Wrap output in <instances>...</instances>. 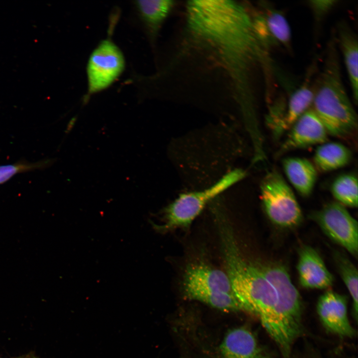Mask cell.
<instances>
[{
	"mask_svg": "<svg viewBox=\"0 0 358 358\" xmlns=\"http://www.w3.org/2000/svg\"><path fill=\"white\" fill-rule=\"evenodd\" d=\"M217 222L226 273L242 311L259 320L282 358H291L304 330L302 299L288 271L278 263L247 260L226 219Z\"/></svg>",
	"mask_w": 358,
	"mask_h": 358,
	"instance_id": "obj_1",
	"label": "cell"
},
{
	"mask_svg": "<svg viewBox=\"0 0 358 358\" xmlns=\"http://www.w3.org/2000/svg\"><path fill=\"white\" fill-rule=\"evenodd\" d=\"M336 41L329 44L323 68L314 83L311 108L328 135L350 140L357 132V114L344 87Z\"/></svg>",
	"mask_w": 358,
	"mask_h": 358,
	"instance_id": "obj_2",
	"label": "cell"
},
{
	"mask_svg": "<svg viewBox=\"0 0 358 358\" xmlns=\"http://www.w3.org/2000/svg\"><path fill=\"white\" fill-rule=\"evenodd\" d=\"M246 176V171L235 169L204 189L179 195L166 209L163 224L156 227L164 231L188 227L208 202L242 180Z\"/></svg>",
	"mask_w": 358,
	"mask_h": 358,
	"instance_id": "obj_3",
	"label": "cell"
},
{
	"mask_svg": "<svg viewBox=\"0 0 358 358\" xmlns=\"http://www.w3.org/2000/svg\"><path fill=\"white\" fill-rule=\"evenodd\" d=\"M260 192L264 211L274 225L291 228L301 222L300 206L291 188L277 171L267 173L262 181Z\"/></svg>",
	"mask_w": 358,
	"mask_h": 358,
	"instance_id": "obj_4",
	"label": "cell"
},
{
	"mask_svg": "<svg viewBox=\"0 0 358 358\" xmlns=\"http://www.w3.org/2000/svg\"><path fill=\"white\" fill-rule=\"evenodd\" d=\"M311 218L330 239L357 257L358 223L344 205L329 202L312 213Z\"/></svg>",
	"mask_w": 358,
	"mask_h": 358,
	"instance_id": "obj_5",
	"label": "cell"
},
{
	"mask_svg": "<svg viewBox=\"0 0 358 358\" xmlns=\"http://www.w3.org/2000/svg\"><path fill=\"white\" fill-rule=\"evenodd\" d=\"M125 68L123 53L112 41H102L90 55L87 64L88 94L109 87L121 75Z\"/></svg>",
	"mask_w": 358,
	"mask_h": 358,
	"instance_id": "obj_6",
	"label": "cell"
},
{
	"mask_svg": "<svg viewBox=\"0 0 358 358\" xmlns=\"http://www.w3.org/2000/svg\"><path fill=\"white\" fill-rule=\"evenodd\" d=\"M253 20L257 36L269 51L278 47L290 50L291 28L282 11L267 2H263Z\"/></svg>",
	"mask_w": 358,
	"mask_h": 358,
	"instance_id": "obj_7",
	"label": "cell"
},
{
	"mask_svg": "<svg viewBox=\"0 0 358 358\" xmlns=\"http://www.w3.org/2000/svg\"><path fill=\"white\" fill-rule=\"evenodd\" d=\"M316 309L324 328L341 338H352L356 334L348 313V299L345 295L328 290L319 298Z\"/></svg>",
	"mask_w": 358,
	"mask_h": 358,
	"instance_id": "obj_8",
	"label": "cell"
},
{
	"mask_svg": "<svg viewBox=\"0 0 358 358\" xmlns=\"http://www.w3.org/2000/svg\"><path fill=\"white\" fill-rule=\"evenodd\" d=\"M288 131L278 154L321 145L328 139V134L324 125L311 108L294 122Z\"/></svg>",
	"mask_w": 358,
	"mask_h": 358,
	"instance_id": "obj_9",
	"label": "cell"
},
{
	"mask_svg": "<svg viewBox=\"0 0 358 358\" xmlns=\"http://www.w3.org/2000/svg\"><path fill=\"white\" fill-rule=\"evenodd\" d=\"M300 285L307 289H328L334 282V277L318 252L309 246L299 251L296 265Z\"/></svg>",
	"mask_w": 358,
	"mask_h": 358,
	"instance_id": "obj_10",
	"label": "cell"
},
{
	"mask_svg": "<svg viewBox=\"0 0 358 358\" xmlns=\"http://www.w3.org/2000/svg\"><path fill=\"white\" fill-rule=\"evenodd\" d=\"M182 287L183 293L202 290L234 294L227 273L202 263H192L186 267Z\"/></svg>",
	"mask_w": 358,
	"mask_h": 358,
	"instance_id": "obj_11",
	"label": "cell"
},
{
	"mask_svg": "<svg viewBox=\"0 0 358 358\" xmlns=\"http://www.w3.org/2000/svg\"><path fill=\"white\" fill-rule=\"evenodd\" d=\"M221 358H272L253 332L245 326L229 330L219 347Z\"/></svg>",
	"mask_w": 358,
	"mask_h": 358,
	"instance_id": "obj_12",
	"label": "cell"
},
{
	"mask_svg": "<svg viewBox=\"0 0 358 358\" xmlns=\"http://www.w3.org/2000/svg\"><path fill=\"white\" fill-rule=\"evenodd\" d=\"M284 172L291 185L302 196L312 192L317 179V170L309 160L288 157L282 161Z\"/></svg>",
	"mask_w": 358,
	"mask_h": 358,
	"instance_id": "obj_13",
	"label": "cell"
},
{
	"mask_svg": "<svg viewBox=\"0 0 358 358\" xmlns=\"http://www.w3.org/2000/svg\"><path fill=\"white\" fill-rule=\"evenodd\" d=\"M311 72L310 70L308 76L306 77L303 83L290 92L280 127L281 135L288 131L294 122L312 107L314 87L311 81Z\"/></svg>",
	"mask_w": 358,
	"mask_h": 358,
	"instance_id": "obj_14",
	"label": "cell"
},
{
	"mask_svg": "<svg viewBox=\"0 0 358 358\" xmlns=\"http://www.w3.org/2000/svg\"><path fill=\"white\" fill-rule=\"evenodd\" d=\"M337 40L341 50L355 103L358 96V42L354 32L345 22L337 26Z\"/></svg>",
	"mask_w": 358,
	"mask_h": 358,
	"instance_id": "obj_15",
	"label": "cell"
},
{
	"mask_svg": "<svg viewBox=\"0 0 358 358\" xmlns=\"http://www.w3.org/2000/svg\"><path fill=\"white\" fill-rule=\"evenodd\" d=\"M352 158L349 148L339 142H326L320 145L314 154V165L321 172H331L347 165Z\"/></svg>",
	"mask_w": 358,
	"mask_h": 358,
	"instance_id": "obj_16",
	"label": "cell"
},
{
	"mask_svg": "<svg viewBox=\"0 0 358 358\" xmlns=\"http://www.w3.org/2000/svg\"><path fill=\"white\" fill-rule=\"evenodd\" d=\"M331 192L337 202L344 206L357 207L358 178L354 174H342L337 177L331 184Z\"/></svg>",
	"mask_w": 358,
	"mask_h": 358,
	"instance_id": "obj_17",
	"label": "cell"
},
{
	"mask_svg": "<svg viewBox=\"0 0 358 358\" xmlns=\"http://www.w3.org/2000/svg\"><path fill=\"white\" fill-rule=\"evenodd\" d=\"M334 256L339 273L351 295L353 314L357 321L358 311V269L345 255L336 252L334 254Z\"/></svg>",
	"mask_w": 358,
	"mask_h": 358,
	"instance_id": "obj_18",
	"label": "cell"
},
{
	"mask_svg": "<svg viewBox=\"0 0 358 358\" xmlns=\"http://www.w3.org/2000/svg\"><path fill=\"white\" fill-rule=\"evenodd\" d=\"M136 6L141 18L147 25L156 28L167 15L173 1L167 0H137Z\"/></svg>",
	"mask_w": 358,
	"mask_h": 358,
	"instance_id": "obj_19",
	"label": "cell"
},
{
	"mask_svg": "<svg viewBox=\"0 0 358 358\" xmlns=\"http://www.w3.org/2000/svg\"><path fill=\"white\" fill-rule=\"evenodd\" d=\"M52 162L51 160H44L35 163L23 161L0 166V184L5 182L18 173L44 169L49 166Z\"/></svg>",
	"mask_w": 358,
	"mask_h": 358,
	"instance_id": "obj_20",
	"label": "cell"
},
{
	"mask_svg": "<svg viewBox=\"0 0 358 358\" xmlns=\"http://www.w3.org/2000/svg\"><path fill=\"white\" fill-rule=\"evenodd\" d=\"M338 2L337 0H310L307 4L315 20L319 22L332 10Z\"/></svg>",
	"mask_w": 358,
	"mask_h": 358,
	"instance_id": "obj_21",
	"label": "cell"
},
{
	"mask_svg": "<svg viewBox=\"0 0 358 358\" xmlns=\"http://www.w3.org/2000/svg\"><path fill=\"white\" fill-rule=\"evenodd\" d=\"M20 358H37L35 357L32 356H27Z\"/></svg>",
	"mask_w": 358,
	"mask_h": 358,
	"instance_id": "obj_22",
	"label": "cell"
},
{
	"mask_svg": "<svg viewBox=\"0 0 358 358\" xmlns=\"http://www.w3.org/2000/svg\"></svg>",
	"mask_w": 358,
	"mask_h": 358,
	"instance_id": "obj_23",
	"label": "cell"
}]
</instances>
